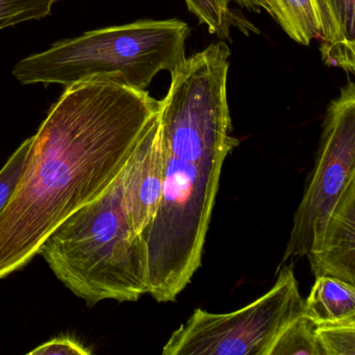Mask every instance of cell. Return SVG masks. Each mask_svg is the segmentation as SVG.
I'll return each mask as SVG.
<instances>
[{
  "mask_svg": "<svg viewBox=\"0 0 355 355\" xmlns=\"http://www.w3.org/2000/svg\"><path fill=\"white\" fill-rule=\"evenodd\" d=\"M159 107L146 90L115 83L65 88L31 137L21 178L0 211V279L115 182Z\"/></svg>",
  "mask_w": 355,
  "mask_h": 355,
  "instance_id": "6da1fadb",
  "label": "cell"
},
{
  "mask_svg": "<svg viewBox=\"0 0 355 355\" xmlns=\"http://www.w3.org/2000/svg\"><path fill=\"white\" fill-rule=\"evenodd\" d=\"M230 47L224 41L186 58L170 72L159 112L163 153L161 203L141 234L148 294L172 302L202 261L222 167L238 146L227 98Z\"/></svg>",
  "mask_w": 355,
  "mask_h": 355,
  "instance_id": "7a4b0ae2",
  "label": "cell"
},
{
  "mask_svg": "<svg viewBox=\"0 0 355 355\" xmlns=\"http://www.w3.org/2000/svg\"><path fill=\"white\" fill-rule=\"evenodd\" d=\"M121 173L39 249L58 279L90 306L107 299L137 301L148 294L146 249L122 207Z\"/></svg>",
  "mask_w": 355,
  "mask_h": 355,
  "instance_id": "3957f363",
  "label": "cell"
},
{
  "mask_svg": "<svg viewBox=\"0 0 355 355\" xmlns=\"http://www.w3.org/2000/svg\"><path fill=\"white\" fill-rule=\"evenodd\" d=\"M190 28L180 19L139 20L60 41L16 64L24 85L111 82L145 91L161 71L186 60Z\"/></svg>",
  "mask_w": 355,
  "mask_h": 355,
  "instance_id": "277c9868",
  "label": "cell"
},
{
  "mask_svg": "<svg viewBox=\"0 0 355 355\" xmlns=\"http://www.w3.org/2000/svg\"><path fill=\"white\" fill-rule=\"evenodd\" d=\"M275 284L242 309L214 313L196 309L164 346V355H269L274 340L302 315L304 300L294 268L276 272Z\"/></svg>",
  "mask_w": 355,
  "mask_h": 355,
  "instance_id": "5b68a950",
  "label": "cell"
},
{
  "mask_svg": "<svg viewBox=\"0 0 355 355\" xmlns=\"http://www.w3.org/2000/svg\"><path fill=\"white\" fill-rule=\"evenodd\" d=\"M355 180V84L348 80L330 101L315 168L293 220L277 270L307 257L321 240L326 223L351 182Z\"/></svg>",
  "mask_w": 355,
  "mask_h": 355,
  "instance_id": "8992f818",
  "label": "cell"
},
{
  "mask_svg": "<svg viewBox=\"0 0 355 355\" xmlns=\"http://www.w3.org/2000/svg\"><path fill=\"white\" fill-rule=\"evenodd\" d=\"M121 201L130 228L141 234L159 209L163 191V153L159 114L137 144L121 173Z\"/></svg>",
  "mask_w": 355,
  "mask_h": 355,
  "instance_id": "52a82bcc",
  "label": "cell"
},
{
  "mask_svg": "<svg viewBox=\"0 0 355 355\" xmlns=\"http://www.w3.org/2000/svg\"><path fill=\"white\" fill-rule=\"evenodd\" d=\"M311 272L355 286V180L331 211L321 240L307 254Z\"/></svg>",
  "mask_w": 355,
  "mask_h": 355,
  "instance_id": "ba28073f",
  "label": "cell"
},
{
  "mask_svg": "<svg viewBox=\"0 0 355 355\" xmlns=\"http://www.w3.org/2000/svg\"><path fill=\"white\" fill-rule=\"evenodd\" d=\"M322 39V61L355 73V0H315Z\"/></svg>",
  "mask_w": 355,
  "mask_h": 355,
  "instance_id": "9c48e42d",
  "label": "cell"
},
{
  "mask_svg": "<svg viewBox=\"0 0 355 355\" xmlns=\"http://www.w3.org/2000/svg\"><path fill=\"white\" fill-rule=\"evenodd\" d=\"M303 313L315 326L355 320V286L332 276H318Z\"/></svg>",
  "mask_w": 355,
  "mask_h": 355,
  "instance_id": "30bf717a",
  "label": "cell"
},
{
  "mask_svg": "<svg viewBox=\"0 0 355 355\" xmlns=\"http://www.w3.org/2000/svg\"><path fill=\"white\" fill-rule=\"evenodd\" d=\"M263 9L295 42L309 46L320 38L321 24L315 0H261Z\"/></svg>",
  "mask_w": 355,
  "mask_h": 355,
  "instance_id": "8fae6325",
  "label": "cell"
},
{
  "mask_svg": "<svg viewBox=\"0 0 355 355\" xmlns=\"http://www.w3.org/2000/svg\"><path fill=\"white\" fill-rule=\"evenodd\" d=\"M232 0H184L187 8L196 16L199 24L207 26L209 34L221 41H232L230 28H240L246 36L249 33H259L244 16L230 9Z\"/></svg>",
  "mask_w": 355,
  "mask_h": 355,
  "instance_id": "7c38bea8",
  "label": "cell"
},
{
  "mask_svg": "<svg viewBox=\"0 0 355 355\" xmlns=\"http://www.w3.org/2000/svg\"><path fill=\"white\" fill-rule=\"evenodd\" d=\"M315 328L304 313L298 315L278 334L269 355H322Z\"/></svg>",
  "mask_w": 355,
  "mask_h": 355,
  "instance_id": "4fadbf2b",
  "label": "cell"
},
{
  "mask_svg": "<svg viewBox=\"0 0 355 355\" xmlns=\"http://www.w3.org/2000/svg\"><path fill=\"white\" fill-rule=\"evenodd\" d=\"M62 0H0V31L51 15Z\"/></svg>",
  "mask_w": 355,
  "mask_h": 355,
  "instance_id": "5bb4252c",
  "label": "cell"
},
{
  "mask_svg": "<svg viewBox=\"0 0 355 355\" xmlns=\"http://www.w3.org/2000/svg\"><path fill=\"white\" fill-rule=\"evenodd\" d=\"M322 355H355V320L315 328Z\"/></svg>",
  "mask_w": 355,
  "mask_h": 355,
  "instance_id": "9a60e30c",
  "label": "cell"
},
{
  "mask_svg": "<svg viewBox=\"0 0 355 355\" xmlns=\"http://www.w3.org/2000/svg\"><path fill=\"white\" fill-rule=\"evenodd\" d=\"M31 144H32V138L26 139L10 157L3 169L0 170V211H3V207L11 198L21 178L22 172L30 153Z\"/></svg>",
  "mask_w": 355,
  "mask_h": 355,
  "instance_id": "2e32d148",
  "label": "cell"
},
{
  "mask_svg": "<svg viewBox=\"0 0 355 355\" xmlns=\"http://www.w3.org/2000/svg\"><path fill=\"white\" fill-rule=\"evenodd\" d=\"M30 355H89L91 351L78 340L70 338H55L37 347Z\"/></svg>",
  "mask_w": 355,
  "mask_h": 355,
  "instance_id": "e0dca14e",
  "label": "cell"
},
{
  "mask_svg": "<svg viewBox=\"0 0 355 355\" xmlns=\"http://www.w3.org/2000/svg\"><path fill=\"white\" fill-rule=\"evenodd\" d=\"M234 1L241 7L254 13H261V10H263L261 0H234Z\"/></svg>",
  "mask_w": 355,
  "mask_h": 355,
  "instance_id": "ac0fdd59",
  "label": "cell"
}]
</instances>
